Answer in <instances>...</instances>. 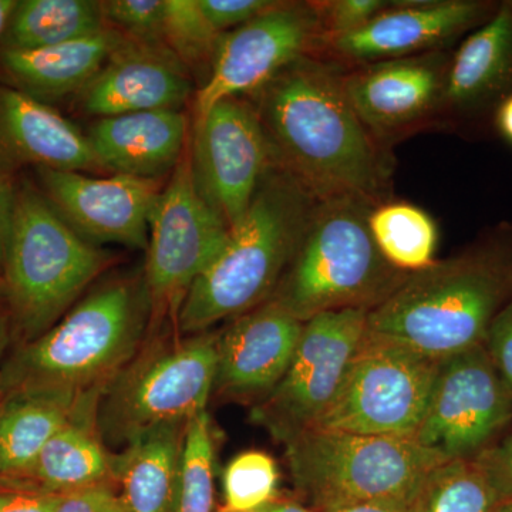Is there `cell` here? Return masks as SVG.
I'll use <instances>...</instances> for the list:
<instances>
[{"instance_id": "1", "label": "cell", "mask_w": 512, "mask_h": 512, "mask_svg": "<svg viewBox=\"0 0 512 512\" xmlns=\"http://www.w3.org/2000/svg\"><path fill=\"white\" fill-rule=\"evenodd\" d=\"M342 64L318 55L296 60L259 92L254 107L276 165L318 200H389L393 164L346 96Z\"/></svg>"}, {"instance_id": "2", "label": "cell", "mask_w": 512, "mask_h": 512, "mask_svg": "<svg viewBox=\"0 0 512 512\" xmlns=\"http://www.w3.org/2000/svg\"><path fill=\"white\" fill-rule=\"evenodd\" d=\"M512 298V227L423 271L367 312L366 335L440 360L484 345Z\"/></svg>"}, {"instance_id": "3", "label": "cell", "mask_w": 512, "mask_h": 512, "mask_svg": "<svg viewBox=\"0 0 512 512\" xmlns=\"http://www.w3.org/2000/svg\"><path fill=\"white\" fill-rule=\"evenodd\" d=\"M318 198L275 165L259 185L242 220L229 228L220 254L185 296L178 328L183 335L207 332L274 295L295 255Z\"/></svg>"}, {"instance_id": "4", "label": "cell", "mask_w": 512, "mask_h": 512, "mask_svg": "<svg viewBox=\"0 0 512 512\" xmlns=\"http://www.w3.org/2000/svg\"><path fill=\"white\" fill-rule=\"evenodd\" d=\"M151 318L146 284L107 282L39 338L23 343L0 370L6 396L104 389L136 357Z\"/></svg>"}, {"instance_id": "5", "label": "cell", "mask_w": 512, "mask_h": 512, "mask_svg": "<svg viewBox=\"0 0 512 512\" xmlns=\"http://www.w3.org/2000/svg\"><path fill=\"white\" fill-rule=\"evenodd\" d=\"M376 205L357 197L319 200L269 301L305 323L343 309L372 311L396 291L410 274L377 248L369 228Z\"/></svg>"}, {"instance_id": "6", "label": "cell", "mask_w": 512, "mask_h": 512, "mask_svg": "<svg viewBox=\"0 0 512 512\" xmlns=\"http://www.w3.org/2000/svg\"><path fill=\"white\" fill-rule=\"evenodd\" d=\"M109 262V255L77 234L42 192L20 188L2 272L13 332L23 343L39 338Z\"/></svg>"}, {"instance_id": "7", "label": "cell", "mask_w": 512, "mask_h": 512, "mask_svg": "<svg viewBox=\"0 0 512 512\" xmlns=\"http://www.w3.org/2000/svg\"><path fill=\"white\" fill-rule=\"evenodd\" d=\"M293 483L319 512L367 501L414 500L443 457L414 440L322 429L285 444Z\"/></svg>"}, {"instance_id": "8", "label": "cell", "mask_w": 512, "mask_h": 512, "mask_svg": "<svg viewBox=\"0 0 512 512\" xmlns=\"http://www.w3.org/2000/svg\"><path fill=\"white\" fill-rule=\"evenodd\" d=\"M218 365V333L175 339L141 353L107 387L101 434L128 443L165 424H187L207 412Z\"/></svg>"}, {"instance_id": "9", "label": "cell", "mask_w": 512, "mask_h": 512, "mask_svg": "<svg viewBox=\"0 0 512 512\" xmlns=\"http://www.w3.org/2000/svg\"><path fill=\"white\" fill-rule=\"evenodd\" d=\"M439 363L366 335L335 399L312 429L413 440L426 416Z\"/></svg>"}, {"instance_id": "10", "label": "cell", "mask_w": 512, "mask_h": 512, "mask_svg": "<svg viewBox=\"0 0 512 512\" xmlns=\"http://www.w3.org/2000/svg\"><path fill=\"white\" fill-rule=\"evenodd\" d=\"M228 232L202 195L185 150L150 217L144 284L153 320L165 313L178 319L191 285L220 254Z\"/></svg>"}, {"instance_id": "11", "label": "cell", "mask_w": 512, "mask_h": 512, "mask_svg": "<svg viewBox=\"0 0 512 512\" xmlns=\"http://www.w3.org/2000/svg\"><path fill=\"white\" fill-rule=\"evenodd\" d=\"M367 312L343 309L305 322L291 365L278 386L255 404L252 420L285 444L312 429L365 339Z\"/></svg>"}, {"instance_id": "12", "label": "cell", "mask_w": 512, "mask_h": 512, "mask_svg": "<svg viewBox=\"0 0 512 512\" xmlns=\"http://www.w3.org/2000/svg\"><path fill=\"white\" fill-rule=\"evenodd\" d=\"M512 392L484 345L440 360L414 441L444 460H476L511 423Z\"/></svg>"}, {"instance_id": "13", "label": "cell", "mask_w": 512, "mask_h": 512, "mask_svg": "<svg viewBox=\"0 0 512 512\" xmlns=\"http://www.w3.org/2000/svg\"><path fill=\"white\" fill-rule=\"evenodd\" d=\"M322 40L315 2H276L247 25L224 33L195 96L197 119L222 100L259 92L296 60L318 55Z\"/></svg>"}, {"instance_id": "14", "label": "cell", "mask_w": 512, "mask_h": 512, "mask_svg": "<svg viewBox=\"0 0 512 512\" xmlns=\"http://www.w3.org/2000/svg\"><path fill=\"white\" fill-rule=\"evenodd\" d=\"M195 180L228 228L244 217L276 161L254 104L232 97L195 120L191 153Z\"/></svg>"}, {"instance_id": "15", "label": "cell", "mask_w": 512, "mask_h": 512, "mask_svg": "<svg viewBox=\"0 0 512 512\" xmlns=\"http://www.w3.org/2000/svg\"><path fill=\"white\" fill-rule=\"evenodd\" d=\"M450 50L350 67L343 73L346 96L379 146L440 121Z\"/></svg>"}, {"instance_id": "16", "label": "cell", "mask_w": 512, "mask_h": 512, "mask_svg": "<svg viewBox=\"0 0 512 512\" xmlns=\"http://www.w3.org/2000/svg\"><path fill=\"white\" fill-rule=\"evenodd\" d=\"M494 10L478 0H393L363 28L323 40L318 56L355 67L450 50Z\"/></svg>"}, {"instance_id": "17", "label": "cell", "mask_w": 512, "mask_h": 512, "mask_svg": "<svg viewBox=\"0 0 512 512\" xmlns=\"http://www.w3.org/2000/svg\"><path fill=\"white\" fill-rule=\"evenodd\" d=\"M42 194L84 239L146 249L160 181L114 174L94 177L39 168Z\"/></svg>"}, {"instance_id": "18", "label": "cell", "mask_w": 512, "mask_h": 512, "mask_svg": "<svg viewBox=\"0 0 512 512\" xmlns=\"http://www.w3.org/2000/svg\"><path fill=\"white\" fill-rule=\"evenodd\" d=\"M305 323L275 301L259 305L218 333L214 390L254 404L278 386L291 365Z\"/></svg>"}, {"instance_id": "19", "label": "cell", "mask_w": 512, "mask_h": 512, "mask_svg": "<svg viewBox=\"0 0 512 512\" xmlns=\"http://www.w3.org/2000/svg\"><path fill=\"white\" fill-rule=\"evenodd\" d=\"M187 67L163 43L127 39L79 93L90 116L180 110L191 94Z\"/></svg>"}, {"instance_id": "20", "label": "cell", "mask_w": 512, "mask_h": 512, "mask_svg": "<svg viewBox=\"0 0 512 512\" xmlns=\"http://www.w3.org/2000/svg\"><path fill=\"white\" fill-rule=\"evenodd\" d=\"M22 165L37 170H103L89 138L50 104L13 87H0V171Z\"/></svg>"}, {"instance_id": "21", "label": "cell", "mask_w": 512, "mask_h": 512, "mask_svg": "<svg viewBox=\"0 0 512 512\" xmlns=\"http://www.w3.org/2000/svg\"><path fill=\"white\" fill-rule=\"evenodd\" d=\"M512 94V2L451 53L440 121L477 116Z\"/></svg>"}, {"instance_id": "22", "label": "cell", "mask_w": 512, "mask_h": 512, "mask_svg": "<svg viewBox=\"0 0 512 512\" xmlns=\"http://www.w3.org/2000/svg\"><path fill=\"white\" fill-rule=\"evenodd\" d=\"M187 131L183 111L157 110L104 117L86 136L103 170L157 180L183 157Z\"/></svg>"}, {"instance_id": "23", "label": "cell", "mask_w": 512, "mask_h": 512, "mask_svg": "<svg viewBox=\"0 0 512 512\" xmlns=\"http://www.w3.org/2000/svg\"><path fill=\"white\" fill-rule=\"evenodd\" d=\"M126 40L123 33L109 26L94 35L45 49L0 50V69L10 87L49 104L82 92Z\"/></svg>"}, {"instance_id": "24", "label": "cell", "mask_w": 512, "mask_h": 512, "mask_svg": "<svg viewBox=\"0 0 512 512\" xmlns=\"http://www.w3.org/2000/svg\"><path fill=\"white\" fill-rule=\"evenodd\" d=\"M104 392L96 389L83 397L69 421L43 448L22 483L59 495L107 484V478L113 476V457L104 447L99 426Z\"/></svg>"}, {"instance_id": "25", "label": "cell", "mask_w": 512, "mask_h": 512, "mask_svg": "<svg viewBox=\"0 0 512 512\" xmlns=\"http://www.w3.org/2000/svg\"><path fill=\"white\" fill-rule=\"evenodd\" d=\"M185 427L165 424L138 434L113 457L127 512H175Z\"/></svg>"}, {"instance_id": "26", "label": "cell", "mask_w": 512, "mask_h": 512, "mask_svg": "<svg viewBox=\"0 0 512 512\" xmlns=\"http://www.w3.org/2000/svg\"><path fill=\"white\" fill-rule=\"evenodd\" d=\"M87 393L56 390L6 396L0 414V480L22 481L28 476L43 448Z\"/></svg>"}, {"instance_id": "27", "label": "cell", "mask_w": 512, "mask_h": 512, "mask_svg": "<svg viewBox=\"0 0 512 512\" xmlns=\"http://www.w3.org/2000/svg\"><path fill=\"white\" fill-rule=\"evenodd\" d=\"M109 28L101 2L92 0H22L16 3L0 50L45 49Z\"/></svg>"}, {"instance_id": "28", "label": "cell", "mask_w": 512, "mask_h": 512, "mask_svg": "<svg viewBox=\"0 0 512 512\" xmlns=\"http://www.w3.org/2000/svg\"><path fill=\"white\" fill-rule=\"evenodd\" d=\"M369 228L383 258L404 274L436 262L439 228L423 208L406 201L380 202L370 212Z\"/></svg>"}, {"instance_id": "29", "label": "cell", "mask_w": 512, "mask_h": 512, "mask_svg": "<svg viewBox=\"0 0 512 512\" xmlns=\"http://www.w3.org/2000/svg\"><path fill=\"white\" fill-rule=\"evenodd\" d=\"M493 487L474 460L444 461L433 468L413 501V512H494Z\"/></svg>"}, {"instance_id": "30", "label": "cell", "mask_w": 512, "mask_h": 512, "mask_svg": "<svg viewBox=\"0 0 512 512\" xmlns=\"http://www.w3.org/2000/svg\"><path fill=\"white\" fill-rule=\"evenodd\" d=\"M214 456L210 416L202 412L185 427L175 512H212Z\"/></svg>"}, {"instance_id": "31", "label": "cell", "mask_w": 512, "mask_h": 512, "mask_svg": "<svg viewBox=\"0 0 512 512\" xmlns=\"http://www.w3.org/2000/svg\"><path fill=\"white\" fill-rule=\"evenodd\" d=\"M220 37L197 0H165L163 43L187 70L207 64L210 73Z\"/></svg>"}, {"instance_id": "32", "label": "cell", "mask_w": 512, "mask_h": 512, "mask_svg": "<svg viewBox=\"0 0 512 512\" xmlns=\"http://www.w3.org/2000/svg\"><path fill=\"white\" fill-rule=\"evenodd\" d=\"M278 468L274 458L262 451H247L235 457L224 471L225 508L254 511L276 500Z\"/></svg>"}, {"instance_id": "33", "label": "cell", "mask_w": 512, "mask_h": 512, "mask_svg": "<svg viewBox=\"0 0 512 512\" xmlns=\"http://www.w3.org/2000/svg\"><path fill=\"white\" fill-rule=\"evenodd\" d=\"M101 10L107 25L127 39L163 43L165 0H109Z\"/></svg>"}, {"instance_id": "34", "label": "cell", "mask_w": 512, "mask_h": 512, "mask_svg": "<svg viewBox=\"0 0 512 512\" xmlns=\"http://www.w3.org/2000/svg\"><path fill=\"white\" fill-rule=\"evenodd\" d=\"M393 0H325L315 2L323 40L363 28L389 9ZM322 40V42H323Z\"/></svg>"}, {"instance_id": "35", "label": "cell", "mask_w": 512, "mask_h": 512, "mask_svg": "<svg viewBox=\"0 0 512 512\" xmlns=\"http://www.w3.org/2000/svg\"><path fill=\"white\" fill-rule=\"evenodd\" d=\"M212 28L220 35L247 25L256 16L272 8V0H197Z\"/></svg>"}, {"instance_id": "36", "label": "cell", "mask_w": 512, "mask_h": 512, "mask_svg": "<svg viewBox=\"0 0 512 512\" xmlns=\"http://www.w3.org/2000/svg\"><path fill=\"white\" fill-rule=\"evenodd\" d=\"M484 346L501 379L512 392V298L495 316Z\"/></svg>"}, {"instance_id": "37", "label": "cell", "mask_w": 512, "mask_h": 512, "mask_svg": "<svg viewBox=\"0 0 512 512\" xmlns=\"http://www.w3.org/2000/svg\"><path fill=\"white\" fill-rule=\"evenodd\" d=\"M0 488V512H56L60 495L22 483L3 481Z\"/></svg>"}, {"instance_id": "38", "label": "cell", "mask_w": 512, "mask_h": 512, "mask_svg": "<svg viewBox=\"0 0 512 512\" xmlns=\"http://www.w3.org/2000/svg\"><path fill=\"white\" fill-rule=\"evenodd\" d=\"M498 501L512 500V431L507 439L476 458Z\"/></svg>"}, {"instance_id": "39", "label": "cell", "mask_w": 512, "mask_h": 512, "mask_svg": "<svg viewBox=\"0 0 512 512\" xmlns=\"http://www.w3.org/2000/svg\"><path fill=\"white\" fill-rule=\"evenodd\" d=\"M56 512H127L120 495L107 484L60 495Z\"/></svg>"}, {"instance_id": "40", "label": "cell", "mask_w": 512, "mask_h": 512, "mask_svg": "<svg viewBox=\"0 0 512 512\" xmlns=\"http://www.w3.org/2000/svg\"><path fill=\"white\" fill-rule=\"evenodd\" d=\"M16 191L10 185L8 177L0 171V276L5 264L6 245L10 227H12L13 210H15Z\"/></svg>"}, {"instance_id": "41", "label": "cell", "mask_w": 512, "mask_h": 512, "mask_svg": "<svg viewBox=\"0 0 512 512\" xmlns=\"http://www.w3.org/2000/svg\"><path fill=\"white\" fill-rule=\"evenodd\" d=\"M414 500L367 501L330 508L322 512H413Z\"/></svg>"}, {"instance_id": "42", "label": "cell", "mask_w": 512, "mask_h": 512, "mask_svg": "<svg viewBox=\"0 0 512 512\" xmlns=\"http://www.w3.org/2000/svg\"><path fill=\"white\" fill-rule=\"evenodd\" d=\"M495 119H497L498 130L501 131L505 140L510 141L512 144V94L505 97V99L498 104Z\"/></svg>"}, {"instance_id": "43", "label": "cell", "mask_w": 512, "mask_h": 512, "mask_svg": "<svg viewBox=\"0 0 512 512\" xmlns=\"http://www.w3.org/2000/svg\"><path fill=\"white\" fill-rule=\"evenodd\" d=\"M13 325L10 315L5 309L0 308V360L6 355L10 342H12Z\"/></svg>"}, {"instance_id": "44", "label": "cell", "mask_w": 512, "mask_h": 512, "mask_svg": "<svg viewBox=\"0 0 512 512\" xmlns=\"http://www.w3.org/2000/svg\"><path fill=\"white\" fill-rule=\"evenodd\" d=\"M265 512H313L295 501L275 500L264 507Z\"/></svg>"}, {"instance_id": "45", "label": "cell", "mask_w": 512, "mask_h": 512, "mask_svg": "<svg viewBox=\"0 0 512 512\" xmlns=\"http://www.w3.org/2000/svg\"><path fill=\"white\" fill-rule=\"evenodd\" d=\"M18 0H0V37L5 32L6 25Z\"/></svg>"}, {"instance_id": "46", "label": "cell", "mask_w": 512, "mask_h": 512, "mask_svg": "<svg viewBox=\"0 0 512 512\" xmlns=\"http://www.w3.org/2000/svg\"><path fill=\"white\" fill-rule=\"evenodd\" d=\"M494 512H512V500L498 501Z\"/></svg>"}, {"instance_id": "47", "label": "cell", "mask_w": 512, "mask_h": 512, "mask_svg": "<svg viewBox=\"0 0 512 512\" xmlns=\"http://www.w3.org/2000/svg\"><path fill=\"white\" fill-rule=\"evenodd\" d=\"M6 403V394L3 393V390L0 389V414L3 412V407H5Z\"/></svg>"}, {"instance_id": "48", "label": "cell", "mask_w": 512, "mask_h": 512, "mask_svg": "<svg viewBox=\"0 0 512 512\" xmlns=\"http://www.w3.org/2000/svg\"><path fill=\"white\" fill-rule=\"evenodd\" d=\"M218 512H265L264 508H259V510L254 511H235V510H229V508L222 507L220 511Z\"/></svg>"}]
</instances>
